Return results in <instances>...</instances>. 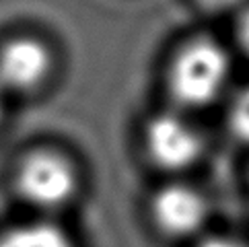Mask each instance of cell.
<instances>
[{
    "label": "cell",
    "instance_id": "1",
    "mask_svg": "<svg viewBox=\"0 0 249 247\" xmlns=\"http://www.w3.org/2000/svg\"><path fill=\"white\" fill-rule=\"evenodd\" d=\"M229 52L212 39H194L177 52L169 72V87L183 107H204L216 101L229 83Z\"/></svg>",
    "mask_w": 249,
    "mask_h": 247
},
{
    "label": "cell",
    "instance_id": "2",
    "mask_svg": "<svg viewBox=\"0 0 249 247\" xmlns=\"http://www.w3.org/2000/svg\"><path fill=\"white\" fill-rule=\"evenodd\" d=\"M15 185L27 204L41 212H54L74 198L78 175L64 155L39 148L19 163Z\"/></svg>",
    "mask_w": 249,
    "mask_h": 247
},
{
    "label": "cell",
    "instance_id": "3",
    "mask_svg": "<svg viewBox=\"0 0 249 247\" xmlns=\"http://www.w3.org/2000/svg\"><path fill=\"white\" fill-rule=\"evenodd\" d=\"M146 151L163 169H185L202 153L200 132L181 113H159L146 126Z\"/></svg>",
    "mask_w": 249,
    "mask_h": 247
},
{
    "label": "cell",
    "instance_id": "4",
    "mask_svg": "<svg viewBox=\"0 0 249 247\" xmlns=\"http://www.w3.org/2000/svg\"><path fill=\"white\" fill-rule=\"evenodd\" d=\"M52 72L48 46L29 35L8 39L0 48V85L6 93H31Z\"/></svg>",
    "mask_w": 249,
    "mask_h": 247
},
{
    "label": "cell",
    "instance_id": "5",
    "mask_svg": "<svg viewBox=\"0 0 249 247\" xmlns=\"http://www.w3.org/2000/svg\"><path fill=\"white\" fill-rule=\"evenodd\" d=\"M153 214L157 225L169 235L185 237L198 233L208 218L206 200L190 185L171 183L153 200Z\"/></svg>",
    "mask_w": 249,
    "mask_h": 247
},
{
    "label": "cell",
    "instance_id": "6",
    "mask_svg": "<svg viewBox=\"0 0 249 247\" xmlns=\"http://www.w3.org/2000/svg\"><path fill=\"white\" fill-rule=\"evenodd\" d=\"M0 247H74L70 237L60 227L33 220L15 225L0 233Z\"/></svg>",
    "mask_w": 249,
    "mask_h": 247
},
{
    "label": "cell",
    "instance_id": "7",
    "mask_svg": "<svg viewBox=\"0 0 249 247\" xmlns=\"http://www.w3.org/2000/svg\"><path fill=\"white\" fill-rule=\"evenodd\" d=\"M229 124L233 134L249 144V85L243 87L241 91L235 95L233 103H231Z\"/></svg>",
    "mask_w": 249,
    "mask_h": 247
},
{
    "label": "cell",
    "instance_id": "8",
    "mask_svg": "<svg viewBox=\"0 0 249 247\" xmlns=\"http://www.w3.org/2000/svg\"><path fill=\"white\" fill-rule=\"evenodd\" d=\"M237 39H239V46H241L243 54L249 58V8L241 15V19H239Z\"/></svg>",
    "mask_w": 249,
    "mask_h": 247
},
{
    "label": "cell",
    "instance_id": "9",
    "mask_svg": "<svg viewBox=\"0 0 249 247\" xmlns=\"http://www.w3.org/2000/svg\"><path fill=\"white\" fill-rule=\"evenodd\" d=\"M198 247H249L243 241L231 239V237H210V239L202 241Z\"/></svg>",
    "mask_w": 249,
    "mask_h": 247
},
{
    "label": "cell",
    "instance_id": "10",
    "mask_svg": "<svg viewBox=\"0 0 249 247\" xmlns=\"http://www.w3.org/2000/svg\"><path fill=\"white\" fill-rule=\"evenodd\" d=\"M200 2L212 11H231V8H237L243 0H200Z\"/></svg>",
    "mask_w": 249,
    "mask_h": 247
},
{
    "label": "cell",
    "instance_id": "11",
    "mask_svg": "<svg viewBox=\"0 0 249 247\" xmlns=\"http://www.w3.org/2000/svg\"><path fill=\"white\" fill-rule=\"evenodd\" d=\"M6 91L2 89V85H0V124H2V118H4V107H6Z\"/></svg>",
    "mask_w": 249,
    "mask_h": 247
}]
</instances>
